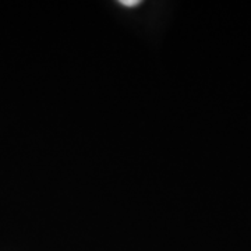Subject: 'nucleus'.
I'll return each mask as SVG.
<instances>
[{"label":"nucleus","instance_id":"obj_1","mask_svg":"<svg viewBox=\"0 0 251 251\" xmlns=\"http://www.w3.org/2000/svg\"><path fill=\"white\" fill-rule=\"evenodd\" d=\"M119 3H120L122 6H125V7H135V6L141 4L140 0H120Z\"/></svg>","mask_w":251,"mask_h":251}]
</instances>
